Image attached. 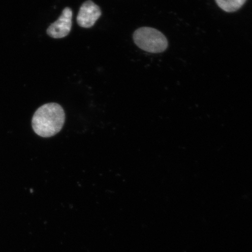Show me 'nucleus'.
Wrapping results in <instances>:
<instances>
[{
    "label": "nucleus",
    "instance_id": "nucleus-5",
    "mask_svg": "<svg viewBox=\"0 0 252 252\" xmlns=\"http://www.w3.org/2000/svg\"><path fill=\"white\" fill-rule=\"evenodd\" d=\"M217 5L222 10L227 12L238 11L244 5L247 0H216Z\"/></svg>",
    "mask_w": 252,
    "mask_h": 252
},
{
    "label": "nucleus",
    "instance_id": "nucleus-4",
    "mask_svg": "<svg viewBox=\"0 0 252 252\" xmlns=\"http://www.w3.org/2000/svg\"><path fill=\"white\" fill-rule=\"evenodd\" d=\"M101 14L99 6L89 0L81 5L77 15V23L82 28L92 27Z\"/></svg>",
    "mask_w": 252,
    "mask_h": 252
},
{
    "label": "nucleus",
    "instance_id": "nucleus-1",
    "mask_svg": "<svg viewBox=\"0 0 252 252\" xmlns=\"http://www.w3.org/2000/svg\"><path fill=\"white\" fill-rule=\"evenodd\" d=\"M65 122V113L58 103L45 104L37 109L33 116L32 127L42 137H50L62 130Z\"/></svg>",
    "mask_w": 252,
    "mask_h": 252
},
{
    "label": "nucleus",
    "instance_id": "nucleus-2",
    "mask_svg": "<svg viewBox=\"0 0 252 252\" xmlns=\"http://www.w3.org/2000/svg\"><path fill=\"white\" fill-rule=\"evenodd\" d=\"M133 39L136 45L144 51L159 53L164 52L168 46L165 35L154 28H140L135 31Z\"/></svg>",
    "mask_w": 252,
    "mask_h": 252
},
{
    "label": "nucleus",
    "instance_id": "nucleus-3",
    "mask_svg": "<svg viewBox=\"0 0 252 252\" xmlns=\"http://www.w3.org/2000/svg\"><path fill=\"white\" fill-rule=\"evenodd\" d=\"M72 18L71 9L68 7L64 8L58 20L47 28V33L55 39L67 36L71 30Z\"/></svg>",
    "mask_w": 252,
    "mask_h": 252
}]
</instances>
